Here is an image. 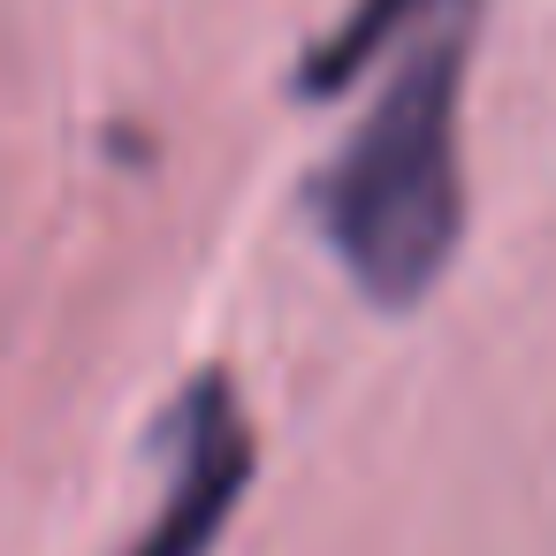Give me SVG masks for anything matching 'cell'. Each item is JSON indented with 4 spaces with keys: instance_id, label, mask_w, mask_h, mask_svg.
I'll return each instance as SVG.
<instances>
[{
    "instance_id": "1",
    "label": "cell",
    "mask_w": 556,
    "mask_h": 556,
    "mask_svg": "<svg viewBox=\"0 0 556 556\" xmlns=\"http://www.w3.org/2000/svg\"><path fill=\"white\" fill-rule=\"evenodd\" d=\"M465 31L472 0H434L396 77L320 168L313 206L374 305H419L465 237Z\"/></svg>"
},
{
    "instance_id": "2",
    "label": "cell",
    "mask_w": 556,
    "mask_h": 556,
    "mask_svg": "<svg viewBox=\"0 0 556 556\" xmlns=\"http://www.w3.org/2000/svg\"><path fill=\"white\" fill-rule=\"evenodd\" d=\"M168 495H161V518L146 526V541L130 556H206L252 480V427L229 396L222 374H199L184 396H176V419H168Z\"/></svg>"
},
{
    "instance_id": "3",
    "label": "cell",
    "mask_w": 556,
    "mask_h": 556,
    "mask_svg": "<svg viewBox=\"0 0 556 556\" xmlns=\"http://www.w3.org/2000/svg\"><path fill=\"white\" fill-rule=\"evenodd\" d=\"M427 9H434V0H351L343 24L305 54L298 85H305V92H343V85L374 62V47H389V39H396V24H419Z\"/></svg>"
}]
</instances>
